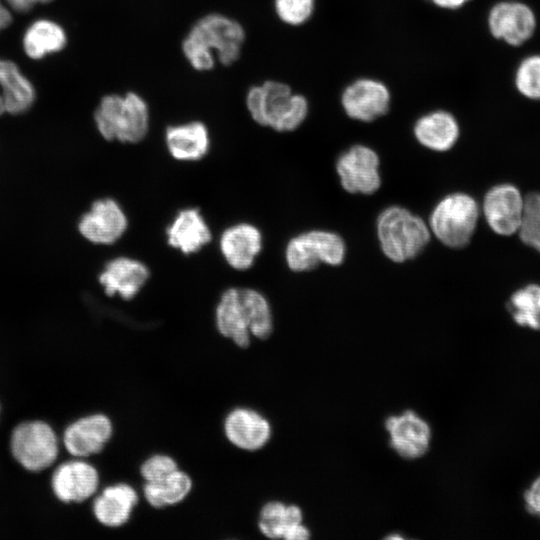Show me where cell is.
Masks as SVG:
<instances>
[{"label":"cell","instance_id":"18","mask_svg":"<svg viewBox=\"0 0 540 540\" xmlns=\"http://www.w3.org/2000/svg\"><path fill=\"white\" fill-rule=\"evenodd\" d=\"M391 447L405 459L423 456L430 445L431 428L415 412L407 410L385 421Z\"/></svg>","mask_w":540,"mask_h":540},{"label":"cell","instance_id":"20","mask_svg":"<svg viewBox=\"0 0 540 540\" xmlns=\"http://www.w3.org/2000/svg\"><path fill=\"white\" fill-rule=\"evenodd\" d=\"M260 230L246 222L226 228L219 239L220 252L227 264L237 270L250 269L262 250Z\"/></svg>","mask_w":540,"mask_h":540},{"label":"cell","instance_id":"28","mask_svg":"<svg viewBox=\"0 0 540 540\" xmlns=\"http://www.w3.org/2000/svg\"><path fill=\"white\" fill-rule=\"evenodd\" d=\"M507 309L518 325L540 330V285L529 284L515 291Z\"/></svg>","mask_w":540,"mask_h":540},{"label":"cell","instance_id":"22","mask_svg":"<svg viewBox=\"0 0 540 540\" xmlns=\"http://www.w3.org/2000/svg\"><path fill=\"white\" fill-rule=\"evenodd\" d=\"M417 142L434 152L452 149L460 136L457 118L449 111L436 109L421 115L413 125Z\"/></svg>","mask_w":540,"mask_h":540},{"label":"cell","instance_id":"5","mask_svg":"<svg viewBox=\"0 0 540 540\" xmlns=\"http://www.w3.org/2000/svg\"><path fill=\"white\" fill-rule=\"evenodd\" d=\"M376 233L382 253L392 262L416 258L430 242L428 224L405 207L392 205L377 217Z\"/></svg>","mask_w":540,"mask_h":540},{"label":"cell","instance_id":"30","mask_svg":"<svg viewBox=\"0 0 540 540\" xmlns=\"http://www.w3.org/2000/svg\"><path fill=\"white\" fill-rule=\"evenodd\" d=\"M518 230L521 241L540 253V193L531 192L524 198Z\"/></svg>","mask_w":540,"mask_h":540},{"label":"cell","instance_id":"29","mask_svg":"<svg viewBox=\"0 0 540 540\" xmlns=\"http://www.w3.org/2000/svg\"><path fill=\"white\" fill-rule=\"evenodd\" d=\"M514 85L524 98L540 101V54H531L519 62Z\"/></svg>","mask_w":540,"mask_h":540},{"label":"cell","instance_id":"19","mask_svg":"<svg viewBox=\"0 0 540 540\" xmlns=\"http://www.w3.org/2000/svg\"><path fill=\"white\" fill-rule=\"evenodd\" d=\"M149 277L150 271L143 262L121 256L106 263L99 275V282L108 296L118 295L123 300H132Z\"/></svg>","mask_w":540,"mask_h":540},{"label":"cell","instance_id":"15","mask_svg":"<svg viewBox=\"0 0 540 540\" xmlns=\"http://www.w3.org/2000/svg\"><path fill=\"white\" fill-rule=\"evenodd\" d=\"M100 484L98 470L80 458L58 466L51 479L54 495L64 503H81L96 494Z\"/></svg>","mask_w":540,"mask_h":540},{"label":"cell","instance_id":"24","mask_svg":"<svg viewBox=\"0 0 540 540\" xmlns=\"http://www.w3.org/2000/svg\"><path fill=\"white\" fill-rule=\"evenodd\" d=\"M165 143L174 159L199 161L208 154L210 148L209 130L198 120L170 125L165 130Z\"/></svg>","mask_w":540,"mask_h":540},{"label":"cell","instance_id":"35","mask_svg":"<svg viewBox=\"0 0 540 540\" xmlns=\"http://www.w3.org/2000/svg\"><path fill=\"white\" fill-rule=\"evenodd\" d=\"M434 6L445 10H458L471 0H427Z\"/></svg>","mask_w":540,"mask_h":540},{"label":"cell","instance_id":"36","mask_svg":"<svg viewBox=\"0 0 540 540\" xmlns=\"http://www.w3.org/2000/svg\"><path fill=\"white\" fill-rule=\"evenodd\" d=\"M11 22V12L0 0V30L9 26Z\"/></svg>","mask_w":540,"mask_h":540},{"label":"cell","instance_id":"3","mask_svg":"<svg viewBox=\"0 0 540 540\" xmlns=\"http://www.w3.org/2000/svg\"><path fill=\"white\" fill-rule=\"evenodd\" d=\"M247 110L255 123L277 132L298 129L309 113L307 98L293 93L291 87L281 81L266 80L251 86L245 98Z\"/></svg>","mask_w":540,"mask_h":540},{"label":"cell","instance_id":"31","mask_svg":"<svg viewBox=\"0 0 540 540\" xmlns=\"http://www.w3.org/2000/svg\"><path fill=\"white\" fill-rule=\"evenodd\" d=\"M178 460L167 452L148 455L138 466V475L145 482H159L179 469Z\"/></svg>","mask_w":540,"mask_h":540},{"label":"cell","instance_id":"14","mask_svg":"<svg viewBox=\"0 0 540 540\" xmlns=\"http://www.w3.org/2000/svg\"><path fill=\"white\" fill-rule=\"evenodd\" d=\"M114 433L112 420L103 413L84 416L64 431L63 442L69 454L87 458L101 453Z\"/></svg>","mask_w":540,"mask_h":540},{"label":"cell","instance_id":"12","mask_svg":"<svg viewBox=\"0 0 540 540\" xmlns=\"http://www.w3.org/2000/svg\"><path fill=\"white\" fill-rule=\"evenodd\" d=\"M222 431L226 442L240 452L256 453L272 438V425L263 413L236 406L224 415Z\"/></svg>","mask_w":540,"mask_h":540},{"label":"cell","instance_id":"2","mask_svg":"<svg viewBox=\"0 0 540 540\" xmlns=\"http://www.w3.org/2000/svg\"><path fill=\"white\" fill-rule=\"evenodd\" d=\"M245 39L246 32L239 21L215 12L195 21L181 48L190 66L204 72L215 67L216 59L223 66L238 61Z\"/></svg>","mask_w":540,"mask_h":540},{"label":"cell","instance_id":"23","mask_svg":"<svg viewBox=\"0 0 540 540\" xmlns=\"http://www.w3.org/2000/svg\"><path fill=\"white\" fill-rule=\"evenodd\" d=\"M168 244L185 255L199 252L212 240L211 230L197 208H184L166 228Z\"/></svg>","mask_w":540,"mask_h":540},{"label":"cell","instance_id":"25","mask_svg":"<svg viewBox=\"0 0 540 540\" xmlns=\"http://www.w3.org/2000/svg\"><path fill=\"white\" fill-rule=\"evenodd\" d=\"M36 97L32 83L10 60L0 59V116L28 111Z\"/></svg>","mask_w":540,"mask_h":540},{"label":"cell","instance_id":"7","mask_svg":"<svg viewBox=\"0 0 540 540\" xmlns=\"http://www.w3.org/2000/svg\"><path fill=\"white\" fill-rule=\"evenodd\" d=\"M284 255L291 271L303 273L315 269L321 263L341 265L345 260L346 244L336 232L313 229L292 237Z\"/></svg>","mask_w":540,"mask_h":540},{"label":"cell","instance_id":"13","mask_svg":"<svg viewBox=\"0 0 540 540\" xmlns=\"http://www.w3.org/2000/svg\"><path fill=\"white\" fill-rule=\"evenodd\" d=\"M127 228L128 218L119 203L112 198L96 200L78 224L79 232L85 239L101 245L117 242Z\"/></svg>","mask_w":540,"mask_h":540},{"label":"cell","instance_id":"17","mask_svg":"<svg viewBox=\"0 0 540 540\" xmlns=\"http://www.w3.org/2000/svg\"><path fill=\"white\" fill-rule=\"evenodd\" d=\"M524 199L511 184L492 187L483 200V214L489 227L497 234L510 236L520 225Z\"/></svg>","mask_w":540,"mask_h":540},{"label":"cell","instance_id":"8","mask_svg":"<svg viewBox=\"0 0 540 540\" xmlns=\"http://www.w3.org/2000/svg\"><path fill=\"white\" fill-rule=\"evenodd\" d=\"M10 450L13 458L24 469L39 472L54 464L59 453V443L49 424L38 420L27 421L13 429Z\"/></svg>","mask_w":540,"mask_h":540},{"label":"cell","instance_id":"32","mask_svg":"<svg viewBox=\"0 0 540 540\" xmlns=\"http://www.w3.org/2000/svg\"><path fill=\"white\" fill-rule=\"evenodd\" d=\"M315 0H274V10L280 21L297 27L305 24L315 10Z\"/></svg>","mask_w":540,"mask_h":540},{"label":"cell","instance_id":"27","mask_svg":"<svg viewBox=\"0 0 540 540\" xmlns=\"http://www.w3.org/2000/svg\"><path fill=\"white\" fill-rule=\"evenodd\" d=\"M66 42V33L58 23L49 19H38L25 31L23 49L29 58L39 60L61 51Z\"/></svg>","mask_w":540,"mask_h":540},{"label":"cell","instance_id":"16","mask_svg":"<svg viewBox=\"0 0 540 540\" xmlns=\"http://www.w3.org/2000/svg\"><path fill=\"white\" fill-rule=\"evenodd\" d=\"M140 503L136 487L127 482L107 485L92 503L93 516L104 527L117 529L128 524Z\"/></svg>","mask_w":540,"mask_h":540},{"label":"cell","instance_id":"34","mask_svg":"<svg viewBox=\"0 0 540 540\" xmlns=\"http://www.w3.org/2000/svg\"><path fill=\"white\" fill-rule=\"evenodd\" d=\"M8 5L16 12L26 13L35 5L40 3H49L53 0H5Z\"/></svg>","mask_w":540,"mask_h":540},{"label":"cell","instance_id":"26","mask_svg":"<svg viewBox=\"0 0 540 540\" xmlns=\"http://www.w3.org/2000/svg\"><path fill=\"white\" fill-rule=\"evenodd\" d=\"M193 489L192 475L184 468H179L162 481L143 483L142 496L150 508L163 510L182 505Z\"/></svg>","mask_w":540,"mask_h":540},{"label":"cell","instance_id":"1","mask_svg":"<svg viewBox=\"0 0 540 540\" xmlns=\"http://www.w3.org/2000/svg\"><path fill=\"white\" fill-rule=\"evenodd\" d=\"M273 326L270 303L258 290L231 287L221 294L215 308V327L237 348L248 349L253 338L267 340Z\"/></svg>","mask_w":540,"mask_h":540},{"label":"cell","instance_id":"10","mask_svg":"<svg viewBox=\"0 0 540 540\" xmlns=\"http://www.w3.org/2000/svg\"><path fill=\"white\" fill-rule=\"evenodd\" d=\"M487 25L492 37L509 46L519 47L534 35L537 17L534 10L524 2L502 0L490 8Z\"/></svg>","mask_w":540,"mask_h":540},{"label":"cell","instance_id":"4","mask_svg":"<svg viewBox=\"0 0 540 540\" xmlns=\"http://www.w3.org/2000/svg\"><path fill=\"white\" fill-rule=\"evenodd\" d=\"M94 120L104 139L136 144L148 134L149 106L142 96L133 91L124 95L107 94L100 100Z\"/></svg>","mask_w":540,"mask_h":540},{"label":"cell","instance_id":"9","mask_svg":"<svg viewBox=\"0 0 540 540\" xmlns=\"http://www.w3.org/2000/svg\"><path fill=\"white\" fill-rule=\"evenodd\" d=\"M336 172L342 188L350 194L370 195L381 186L380 158L371 147L355 144L336 160Z\"/></svg>","mask_w":540,"mask_h":540},{"label":"cell","instance_id":"6","mask_svg":"<svg viewBox=\"0 0 540 540\" xmlns=\"http://www.w3.org/2000/svg\"><path fill=\"white\" fill-rule=\"evenodd\" d=\"M478 218L476 200L466 193L454 192L441 198L433 207L428 226L444 246L460 249L469 244Z\"/></svg>","mask_w":540,"mask_h":540},{"label":"cell","instance_id":"33","mask_svg":"<svg viewBox=\"0 0 540 540\" xmlns=\"http://www.w3.org/2000/svg\"><path fill=\"white\" fill-rule=\"evenodd\" d=\"M527 511L540 516V477L524 495Z\"/></svg>","mask_w":540,"mask_h":540},{"label":"cell","instance_id":"21","mask_svg":"<svg viewBox=\"0 0 540 540\" xmlns=\"http://www.w3.org/2000/svg\"><path fill=\"white\" fill-rule=\"evenodd\" d=\"M303 512L295 504L269 500L258 510L257 531L269 539L296 540L303 531Z\"/></svg>","mask_w":540,"mask_h":540},{"label":"cell","instance_id":"11","mask_svg":"<svg viewBox=\"0 0 540 540\" xmlns=\"http://www.w3.org/2000/svg\"><path fill=\"white\" fill-rule=\"evenodd\" d=\"M391 99L390 89L384 82L361 77L343 89L340 103L350 119L369 123L389 112Z\"/></svg>","mask_w":540,"mask_h":540}]
</instances>
